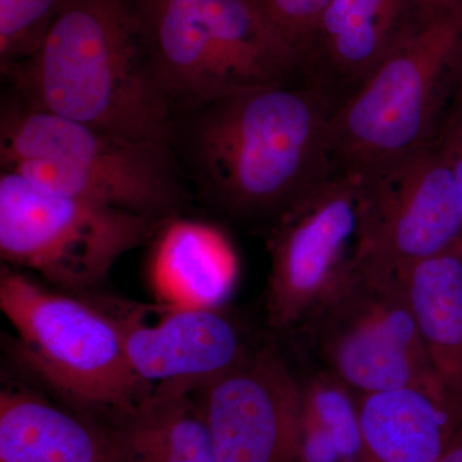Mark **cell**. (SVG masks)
I'll use <instances>...</instances> for the list:
<instances>
[{"label":"cell","instance_id":"cell-18","mask_svg":"<svg viewBox=\"0 0 462 462\" xmlns=\"http://www.w3.org/2000/svg\"><path fill=\"white\" fill-rule=\"evenodd\" d=\"M102 421L125 462H216L197 394L151 392L130 411Z\"/></svg>","mask_w":462,"mask_h":462},{"label":"cell","instance_id":"cell-10","mask_svg":"<svg viewBox=\"0 0 462 462\" xmlns=\"http://www.w3.org/2000/svg\"><path fill=\"white\" fill-rule=\"evenodd\" d=\"M357 181L366 266L401 273L419 261L461 245L457 188L437 142L391 169Z\"/></svg>","mask_w":462,"mask_h":462},{"label":"cell","instance_id":"cell-20","mask_svg":"<svg viewBox=\"0 0 462 462\" xmlns=\"http://www.w3.org/2000/svg\"><path fill=\"white\" fill-rule=\"evenodd\" d=\"M67 0H0V69L39 50Z\"/></svg>","mask_w":462,"mask_h":462},{"label":"cell","instance_id":"cell-22","mask_svg":"<svg viewBox=\"0 0 462 462\" xmlns=\"http://www.w3.org/2000/svg\"><path fill=\"white\" fill-rule=\"evenodd\" d=\"M438 144L445 152L452 173H454L456 188H457L458 205H460L462 227V79L452 100L451 107L446 116L445 123L437 139ZM462 245V239H461Z\"/></svg>","mask_w":462,"mask_h":462},{"label":"cell","instance_id":"cell-8","mask_svg":"<svg viewBox=\"0 0 462 462\" xmlns=\"http://www.w3.org/2000/svg\"><path fill=\"white\" fill-rule=\"evenodd\" d=\"M305 327L328 373L356 396L403 388L446 393L422 343L401 273L363 264Z\"/></svg>","mask_w":462,"mask_h":462},{"label":"cell","instance_id":"cell-19","mask_svg":"<svg viewBox=\"0 0 462 462\" xmlns=\"http://www.w3.org/2000/svg\"><path fill=\"white\" fill-rule=\"evenodd\" d=\"M354 392L330 373L302 385L298 462H358V403Z\"/></svg>","mask_w":462,"mask_h":462},{"label":"cell","instance_id":"cell-14","mask_svg":"<svg viewBox=\"0 0 462 462\" xmlns=\"http://www.w3.org/2000/svg\"><path fill=\"white\" fill-rule=\"evenodd\" d=\"M0 462H125L90 413L8 383L0 392Z\"/></svg>","mask_w":462,"mask_h":462},{"label":"cell","instance_id":"cell-16","mask_svg":"<svg viewBox=\"0 0 462 462\" xmlns=\"http://www.w3.org/2000/svg\"><path fill=\"white\" fill-rule=\"evenodd\" d=\"M148 281L160 305L218 307L236 278V257L224 234L211 225L171 218L151 240Z\"/></svg>","mask_w":462,"mask_h":462},{"label":"cell","instance_id":"cell-17","mask_svg":"<svg viewBox=\"0 0 462 462\" xmlns=\"http://www.w3.org/2000/svg\"><path fill=\"white\" fill-rule=\"evenodd\" d=\"M431 366L462 412V245L401 273Z\"/></svg>","mask_w":462,"mask_h":462},{"label":"cell","instance_id":"cell-24","mask_svg":"<svg viewBox=\"0 0 462 462\" xmlns=\"http://www.w3.org/2000/svg\"><path fill=\"white\" fill-rule=\"evenodd\" d=\"M438 462H462V424L456 430L451 442Z\"/></svg>","mask_w":462,"mask_h":462},{"label":"cell","instance_id":"cell-11","mask_svg":"<svg viewBox=\"0 0 462 462\" xmlns=\"http://www.w3.org/2000/svg\"><path fill=\"white\" fill-rule=\"evenodd\" d=\"M216 462H298L302 385L273 346L199 393Z\"/></svg>","mask_w":462,"mask_h":462},{"label":"cell","instance_id":"cell-5","mask_svg":"<svg viewBox=\"0 0 462 462\" xmlns=\"http://www.w3.org/2000/svg\"><path fill=\"white\" fill-rule=\"evenodd\" d=\"M462 79V9L425 21L331 115L337 175L372 178L437 142Z\"/></svg>","mask_w":462,"mask_h":462},{"label":"cell","instance_id":"cell-1","mask_svg":"<svg viewBox=\"0 0 462 462\" xmlns=\"http://www.w3.org/2000/svg\"><path fill=\"white\" fill-rule=\"evenodd\" d=\"M331 115L300 80L249 88L176 116L171 149L209 205L272 229L333 176Z\"/></svg>","mask_w":462,"mask_h":462},{"label":"cell","instance_id":"cell-21","mask_svg":"<svg viewBox=\"0 0 462 462\" xmlns=\"http://www.w3.org/2000/svg\"><path fill=\"white\" fill-rule=\"evenodd\" d=\"M300 57L327 0H256Z\"/></svg>","mask_w":462,"mask_h":462},{"label":"cell","instance_id":"cell-12","mask_svg":"<svg viewBox=\"0 0 462 462\" xmlns=\"http://www.w3.org/2000/svg\"><path fill=\"white\" fill-rule=\"evenodd\" d=\"M158 307L151 321L141 307H107L123 330L130 366L149 392L199 393L254 349L221 306Z\"/></svg>","mask_w":462,"mask_h":462},{"label":"cell","instance_id":"cell-15","mask_svg":"<svg viewBox=\"0 0 462 462\" xmlns=\"http://www.w3.org/2000/svg\"><path fill=\"white\" fill-rule=\"evenodd\" d=\"M358 462H438L462 424L445 392L403 388L357 396Z\"/></svg>","mask_w":462,"mask_h":462},{"label":"cell","instance_id":"cell-13","mask_svg":"<svg viewBox=\"0 0 462 462\" xmlns=\"http://www.w3.org/2000/svg\"><path fill=\"white\" fill-rule=\"evenodd\" d=\"M425 23L420 0H327L300 53V80L333 112Z\"/></svg>","mask_w":462,"mask_h":462},{"label":"cell","instance_id":"cell-7","mask_svg":"<svg viewBox=\"0 0 462 462\" xmlns=\"http://www.w3.org/2000/svg\"><path fill=\"white\" fill-rule=\"evenodd\" d=\"M166 221L36 187L0 173V254L51 287L84 294L127 252L151 242Z\"/></svg>","mask_w":462,"mask_h":462},{"label":"cell","instance_id":"cell-4","mask_svg":"<svg viewBox=\"0 0 462 462\" xmlns=\"http://www.w3.org/2000/svg\"><path fill=\"white\" fill-rule=\"evenodd\" d=\"M173 115L300 80V57L256 0H130Z\"/></svg>","mask_w":462,"mask_h":462},{"label":"cell","instance_id":"cell-2","mask_svg":"<svg viewBox=\"0 0 462 462\" xmlns=\"http://www.w3.org/2000/svg\"><path fill=\"white\" fill-rule=\"evenodd\" d=\"M2 74L29 107L171 148L175 115L130 0H67L39 50Z\"/></svg>","mask_w":462,"mask_h":462},{"label":"cell","instance_id":"cell-6","mask_svg":"<svg viewBox=\"0 0 462 462\" xmlns=\"http://www.w3.org/2000/svg\"><path fill=\"white\" fill-rule=\"evenodd\" d=\"M0 309L23 364L58 400L98 419L130 411L151 392L127 360L114 315L3 264Z\"/></svg>","mask_w":462,"mask_h":462},{"label":"cell","instance_id":"cell-9","mask_svg":"<svg viewBox=\"0 0 462 462\" xmlns=\"http://www.w3.org/2000/svg\"><path fill=\"white\" fill-rule=\"evenodd\" d=\"M269 248L267 322L305 325L364 264L358 181L333 173L273 225Z\"/></svg>","mask_w":462,"mask_h":462},{"label":"cell","instance_id":"cell-23","mask_svg":"<svg viewBox=\"0 0 462 462\" xmlns=\"http://www.w3.org/2000/svg\"><path fill=\"white\" fill-rule=\"evenodd\" d=\"M420 5L425 21L462 9V0H420Z\"/></svg>","mask_w":462,"mask_h":462},{"label":"cell","instance_id":"cell-3","mask_svg":"<svg viewBox=\"0 0 462 462\" xmlns=\"http://www.w3.org/2000/svg\"><path fill=\"white\" fill-rule=\"evenodd\" d=\"M0 166L51 193L158 221L190 203L171 148L29 107L11 93L0 112Z\"/></svg>","mask_w":462,"mask_h":462}]
</instances>
